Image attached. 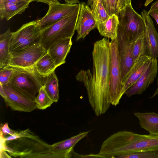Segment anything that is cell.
Here are the masks:
<instances>
[{
    "label": "cell",
    "instance_id": "6da1fadb",
    "mask_svg": "<svg viewBox=\"0 0 158 158\" xmlns=\"http://www.w3.org/2000/svg\"><path fill=\"white\" fill-rule=\"evenodd\" d=\"M110 43L104 38L94 44L92 52V72L81 70L76 78L82 83L87 91L89 102L97 116L105 114L110 107L109 77L110 61Z\"/></svg>",
    "mask_w": 158,
    "mask_h": 158
},
{
    "label": "cell",
    "instance_id": "7a4b0ae2",
    "mask_svg": "<svg viewBox=\"0 0 158 158\" xmlns=\"http://www.w3.org/2000/svg\"><path fill=\"white\" fill-rule=\"evenodd\" d=\"M137 152L158 153V135H141L120 131L112 134L102 144L100 154L106 158Z\"/></svg>",
    "mask_w": 158,
    "mask_h": 158
},
{
    "label": "cell",
    "instance_id": "3957f363",
    "mask_svg": "<svg viewBox=\"0 0 158 158\" xmlns=\"http://www.w3.org/2000/svg\"><path fill=\"white\" fill-rule=\"evenodd\" d=\"M19 137L10 141L1 139L0 152L14 157L53 158L51 145L42 141L28 129L19 131Z\"/></svg>",
    "mask_w": 158,
    "mask_h": 158
},
{
    "label": "cell",
    "instance_id": "277c9868",
    "mask_svg": "<svg viewBox=\"0 0 158 158\" xmlns=\"http://www.w3.org/2000/svg\"><path fill=\"white\" fill-rule=\"evenodd\" d=\"M80 8L72 14L41 31V45L46 51L52 45L60 40L72 38L76 30Z\"/></svg>",
    "mask_w": 158,
    "mask_h": 158
},
{
    "label": "cell",
    "instance_id": "5b68a950",
    "mask_svg": "<svg viewBox=\"0 0 158 158\" xmlns=\"http://www.w3.org/2000/svg\"><path fill=\"white\" fill-rule=\"evenodd\" d=\"M118 29L123 31L131 43L145 36V27L141 15L137 13L131 4L119 10L118 15Z\"/></svg>",
    "mask_w": 158,
    "mask_h": 158
},
{
    "label": "cell",
    "instance_id": "8992f818",
    "mask_svg": "<svg viewBox=\"0 0 158 158\" xmlns=\"http://www.w3.org/2000/svg\"><path fill=\"white\" fill-rule=\"evenodd\" d=\"M110 61L109 77V101L111 104H118L123 95L120 61L117 38L110 43Z\"/></svg>",
    "mask_w": 158,
    "mask_h": 158
},
{
    "label": "cell",
    "instance_id": "52a82bcc",
    "mask_svg": "<svg viewBox=\"0 0 158 158\" xmlns=\"http://www.w3.org/2000/svg\"><path fill=\"white\" fill-rule=\"evenodd\" d=\"M41 30L36 20L23 25L12 32L10 44V52H17L41 44Z\"/></svg>",
    "mask_w": 158,
    "mask_h": 158
},
{
    "label": "cell",
    "instance_id": "ba28073f",
    "mask_svg": "<svg viewBox=\"0 0 158 158\" xmlns=\"http://www.w3.org/2000/svg\"><path fill=\"white\" fill-rule=\"evenodd\" d=\"M41 78L34 69H20L13 75L10 83L35 100L36 93L43 85Z\"/></svg>",
    "mask_w": 158,
    "mask_h": 158
},
{
    "label": "cell",
    "instance_id": "9c48e42d",
    "mask_svg": "<svg viewBox=\"0 0 158 158\" xmlns=\"http://www.w3.org/2000/svg\"><path fill=\"white\" fill-rule=\"evenodd\" d=\"M2 85L5 93L4 102L13 110L29 112L37 108L34 100L11 84Z\"/></svg>",
    "mask_w": 158,
    "mask_h": 158
},
{
    "label": "cell",
    "instance_id": "30bf717a",
    "mask_svg": "<svg viewBox=\"0 0 158 158\" xmlns=\"http://www.w3.org/2000/svg\"><path fill=\"white\" fill-rule=\"evenodd\" d=\"M47 52L41 45L10 53L8 65L24 69H34L38 60Z\"/></svg>",
    "mask_w": 158,
    "mask_h": 158
},
{
    "label": "cell",
    "instance_id": "8fae6325",
    "mask_svg": "<svg viewBox=\"0 0 158 158\" xmlns=\"http://www.w3.org/2000/svg\"><path fill=\"white\" fill-rule=\"evenodd\" d=\"M78 4H62L58 1L49 3L48 10L43 18L36 20L41 31L74 12L80 7Z\"/></svg>",
    "mask_w": 158,
    "mask_h": 158
},
{
    "label": "cell",
    "instance_id": "7c38bea8",
    "mask_svg": "<svg viewBox=\"0 0 158 158\" xmlns=\"http://www.w3.org/2000/svg\"><path fill=\"white\" fill-rule=\"evenodd\" d=\"M117 39L120 56L122 81L123 84L134 66L132 55V43H130L125 34L118 29Z\"/></svg>",
    "mask_w": 158,
    "mask_h": 158
},
{
    "label": "cell",
    "instance_id": "4fadbf2b",
    "mask_svg": "<svg viewBox=\"0 0 158 158\" xmlns=\"http://www.w3.org/2000/svg\"><path fill=\"white\" fill-rule=\"evenodd\" d=\"M97 25V20L91 8L84 2L81 3L76 27L77 41L84 39Z\"/></svg>",
    "mask_w": 158,
    "mask_h": 158
},
{
    "label": "cell",
    "instance_id": "5bb4252c",
    "mask_svg": "<svg viewBox=\"0 0 158 158\" xmlns=\"http://www.w3.org/2000/svg\"><path fill=\"white\" fill-rule=\"evenodd\" d=\"M157 58H153L138 81L125 93L130 97L135 94H141L152 84L156 77L158 69Z\"/></svg>",
    "mask_w": 158,
    "mask_h": 158
},
{
    "label": "cell",
    "instance_id": "9a60e30c",
    "mask_svg": "<svg viewBox=\"0 0 158 158\" xmlns=\"http://www.w3.org/2000/svg\"><path fill=\"white\" fill-rule=\"evenodd\" d=\"M90 131L81 132L69 138L51 145L50 151L53 158H72V153L75 145L86 136Z\"/></svg>",
    "mask_w": 158,
    "mask_h": 158
},
{
    "label": "cell",
    "instance_id": "2e32d148",
    "mask_svg": "<svg viewBox=\"0 0 158 158\" xmlns=\"http://www.w3.org/2000/svg\"><path fill=\"white\" fill-rule=\"evenodd\" d=\"M141 15L145 27V39L148 55L152 58L158 57V33L148 12L143 10Z\"/></svg>",
    "mask_w": 158,
    "mask_h": 158
},
{
    "label": "cell",
    "instance_id": "e0dca14e",
    "mask_svg": "<svg viewBox=\"0 0 158 158\" xmlns=\"http://www.w3.org/2000/svg\"><path fill=\"white\" fill-rule=\"evenodd\" d=\"M72 38L63 39L56 41L47 51L57 67L65 63L66 57L72 44Z\"/></svg>",
    "mask_w": 158,
    "mask_h": 158
},
{
    "label": "cell",
    "instance_id": "ac0fdd59",
    "mask_svg": "<svg viewBox=\"0 0 158 158\" xmlns=\"http://www.w3.org/2000/svg\"><path fill=\"white\" fill-rule=\"evenodd\" d=\"M152 58L148 55L141 56L135 62L125 81L123 83V94L139 80L150 64Z\"/></svg>",
    "mask_w": 158,
    "mask_h": 158
},
{
    "label": "cell",
    "instance_id": "d6986e66",
    "mask_svg": "<svg viewBox=\"0 0 158 158\" xmlns=\"http://www.w3.org/2000/svg\"><path fill=\"white\" fill-rule=\"evenodd\" d=\"M29 2L14 3L0 0L1 20H9L17 14H21L28 7Z\"/></svg>",
    "mask_w": 158,
    "mask_h": 158
},
{
    "label": "cell",
    "instance_id": "ffe728a7",
    "mask_svg": "<svg viewBox=\"0 0 158 158\" xmlns=\"http://www.w3.org/2000/svg\"><path fill=\"white\" fill-rule=\"evenodd\" d=\"M134 115L139 120L141 127L149 132L150 134L158 135V114L154 112H135Z\"/></svg>",
    "mask_w": 158,
    "mask_h": 158
},
{
    "label": "cell",
    "instance_id": "44dd1931",
    "mask_svg": "<svg viewBox=\"0 0 158 158\" xmlns=\"http://www.w3.org/2000/svg\"><path fill=\"white\" fill-rule=\"evenodd\" d=\"M118 23V16L114 14L110 16L105 22L97 23L96 28L102 36L111 40H115L117 38Z\"/></svg>",
    "mask_w": 158,
    "mask_h": 158
},
{
    "label": "cell",
    "instance_id": "7402d4cb",
    "mask_svg": "<svg viewBox=\"0 0 158 158\" xmlns=\"http://www.w3.org/2000/svg\"><path fill=\"white\" fill-rule=\"evenodd\" d=\"M57 67L52 58L47 52L37 62L34 69L42 78H44L54 71Z\"/></svg>",
    "mask_w": 158,
    "mask_h": 158
},
{
    "label": "cell",
    "instance_id": "603a6c76",
    "mask_svg": "<svg viewBox=\"0 0 158 158\" xmlns=\"http://www.w3.org/2000/svg\"><path fill=\"white\" fill-rule=\"evenodd\" d=\"M12 32L9 29L0 35V68L8 65L10 58V44Z\"/></svg>",
    "mask_w": 158,
    "mask_h": 158
},
{
    "label": "cell",
    "instance_id": "cb8c5ba5",
    "mask_svg": "<svg viewBox=\"0 0 158 158\" xmlns=\"http://www.w3.org/2000/svg\"><path fill=\"white\" fill-rule=\"evenodd\" d=\"M44 78L43 86L45 91L54 102H57L59 98L58 80L55 71Z\"/></svg>",
    "mask_w": 158,
    "mask_h": 158
},
{
    "label": "cell",
    "instance_id": "d4e9b609",
    "mask_svg": "<svg viewBox=\"0 0 158 158\" xmlns=\"http://www.w3.org/2000/svg\"><path fill=\"white\" fill-rule=\"evenodd\" d=\"M132 51L135 63L142 56L148 55L145 36L132 43Z\"/></svg>",
    "mask_w": 158,
    "mask_h": 158
},
{
    "label": "cell",
    "instance_id": "484cf974",
    "mask_svg": "<svg viewBox=\"0 0 158 158\" xmlns=\"http://www.w3.org/2000/svg\"><path fill=\"white\" fill-rule=\"evenodd\" d=\"M36 108L44 110L50 107L54 103L45 91L43 86L40 89L34 100Z\"/></svg>",
    "mask_w": 158,
    "mask_h": 158
},
{
    "label": "cell",
    "instance_id": "4316f807",
    "mask_svg": "<svg viewBox=\"0 0 158 158\" xmlns=\"http://www.w3.org/2000/svg\"><path fill=\"white\" fill-rule=\"evenodd\" d=\"M20 69L8 65L0 68V84L4 85L10 83L13 75Z\"/></svg>",
    "mask_w": 158,
    "mask_h": 158
},
{
    "label": "cell",
    "instance_id": "83f0119b",
    "mask_svg": "<svg viewBox=\"0 0 158 158\" xmlns=\"http://www.w3.org/2000/svg\"><path fill=\"white\" fill-rule=\"evenodd\" d=\"M92 11L97 20V23H98L105 22L110 16L101 2H98L95 8Z\"/></svg>",
    "mask_w": 158,
    "mask_h": 158
},
{
    "label": "cell",
    "instance_id": "f1b7e54d",
    "mask_svg": "<svg viewBox=\"0 0 158 158\" xmlns=\"http://www.w3.org/2000/svg\"><path fill=\"white\" fill-rule=\"evenodd\" d=\"M117 158H158V153L150 152H137L124 154Z\"/></svg>",
    "mask_w": 158,
    "mask_h": 158
},
{
    "label": "cell",
    "instance_id": "f546056e",
    "mask_svg": "<svg viewBox=\"0 0 158 158\" xmlns=\"http://www.w3.org/2000/svg\"><path fill=\"white\" fill-rule=\"evenodd\" d=\"M101 2L110 16L118 15L120 10L118 0H102Z\"/></svg>",
    "mask_w": 158,
    "mask_h": 158
},
{
    "label": "cell",
    "instance_id": "4dcf8cb0",
    "mask_svg": "<svg viewBox=\"0 0 158 158\" xmlns=\"http://www.w3.org/2000/svg\"><path fill=\"white\" fill-rule=\"evenodd\" d=\"M16 131L9 128L7 123L4 124H1L0 126V135L4 137L6 135H12L15 133Z\"/></svg>",
    "mask_w": 158,
    "mask_h": 158
},
{
    "label": "cell",
    "instance_id": "1f68e13d",
    "mask_svg": "<svg viewBox=\"0 0 158 158\" xmlns=\"http://www.w3.org/2000/svg\"><path fill=\"white\" fill-rule=\"evenodd\" d=\"M103 158L98 154H90L88 155H81L75 152L74 151L72 152V158Z\"/></svg>",
    "mask_w": 158,
    "mask_h": 158
},
{
    "label": "cell",
    "instance_id": "d6a6232c",
    "mask_svg": "<svg viewBox=\"0 0 158 158\" xmlns=\"http://www.w3.org/2000/svg\"><path fill=\"white\" fill-rule=\"evenodd\" d=\"M119 10L124 8L127 5L131 4V0H118Z\"/></svg>",
    "mask_w": 158,
    "mask_h": 158
},
{
    "label": "cell",
    "instance_id": "836d02e7",
    "mask_svg": "<svg viewBox=\"0 0 158 158\" xmlns=\"http://www.w3.org/2000/svg\"><path fill=\"white\" fill-rule=\"evenodd\" d=\"M149 14L156 20L158 25V10L148 11Z\"/></svg>",
    "mask_w": 158,
    "mask_h": 158
},
{
    "label": "cell",
    "instance_id": "e575fe53",
    "mask_svg": "<svg viewBox=\"0 0 158 158\" xmlns=\"http://www.w3.org/2000/svg\"><path fill=\"white\" fill-rule=\"evenodd\" d=\"M98 2V0H88V4L92 10L95 8Z\"/></svg>",
    "mask_w": 158,
    "mask_h": 158
},
{
    "label": "cell",
    "instance_id": "d590c367",
    "mask_svg": "<svg viewBox=\"0 0 158 158\" xmlns=\"http://www.w3.org/2000/svg\"><path fill=\"white\" fill-rule=\"evenodd\" d=\"M3 1L8 2H11L14 3H24L29 2L30 3L31 2L34 1V0H0Z\"/></svg>",
    "mask_w": 158,
    "mask_h": 158
},
{
    "label": "cell",
    "instance_id": "8d00e7d4",
    "mask_svg": "<svg viewBox=\"0 0 158 158\" xmlns=\"http://www.w3.org/2000/svg\"><path fill=\"white\" fill-rule=\"evenodd\" d=\"M158 10V0L152 4L150 9L148 11Z\"/></svg>",
    "mask_w": 158,
    "mask_h": 158
},
{
    "label": "cell",
    "instance_id": "74e56055",
    "mask_svg": "<svg viewBox=\"0 0 158 158\" xmlns=\"http://www.w3.org/2000/svg\"><path fill=\"white\" fill-rule=\"evenodd\" d=\"M59 0H34L35 1L39 2H42L48 5L52 2H56L58 1Z\"/></svg>",
    "mask_w": 158,
    "mask_h": 158
},
{
    "label": "cell",
    "instance_id": "f35d334b",
    "mask_svg": "<svg viewBox=\"0 0 158 158\" xmlns=\"http://www.w3.org/2000/svg\"><path fill=\"white\" fill-rule=\"evenodd\" d=\"M66 3L68 4H73L78 3L79 0H64Z\"/></svg>",
    "mask_w": 158,
    "mask_h": 158
},
{
    "label": "cell",
    "instance_id": "ab89813d",
    "mask_svg": "<svg viewBox=\"0 0 158 158\" xmlns=\"http://www.w3.org/2000/svg\"><path fill=\"white\" fill-rule=\"evenodd\" d=\"M0 94L1 96L3 98L5 95V90L2 85L0 84Z\"/></svg>",
    "mask_w": 158,
    "mask_h": 158
},
{
    "label": "cell",
    "instance_id": "60d3db41",
    "mask_svg": "<svg viewBox=\"0 0 158 158\" xmlns=\"http://www.w3.org/2000/svg\"><path fill=\"white\" fill-rule=\"evenodd\" d=\"M157 89L155 92L154 93V94L152 96V98H153L157 94H158V76L157 79Z\"/></svg>",
    "mask_w": 158,
    "mask_h": 158
},
{
    "label": "cell",
    "instance_id": "b9f144b4",
    "mask_svg": "<svg viewBox=\"0 0 158 158\" xmlns=\"http://www.w3.org/2000/svg\"><path fill=\"white\" fill-rule=\"evenodd\" d=\"M154 0H146L144 4L145 6H147L149 3L151 2Z\"/></svg>",
    "mask_w": 158,
    "mask_h": 158
},
{
    "label": "cell",
    "instance_id": "7bdbcfd3",
    "mask_svg": "<svg viewBox=\"0 0 158 158\" xmlns=\"http://www.w3.org/2000/svg\"><path fill=\"white\" fill-rule=\"evenodd\" d=\"M102 0H98L99 2H101Z\"/></svg>",
    "mask_w": 158,
    "mask_h": 158
},
{
    "label": "cell",
    "instance_id": "ee69618b",
    "mask_svg": "<svg viewBox=\"0 0 158 158\" xmlns=\"http://www.w3.org/2000/svg\"></svg>",
    "mask_w": 158,
    "mask_h": 158
}]
</instances>
